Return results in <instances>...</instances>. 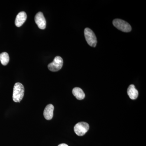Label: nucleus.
I'll return each mask as SVG.
<instances>
[{
	"label": "nucleus",
	"mask_w": 146,
	"mask_h": 146,
	"mask_svg": "<svg viewBox=\"0 0 146 146\" xmlns=\"http://www.w3.org/2000/svg\"><path fill=\"white\" fill-rule=\"evenodd\" d=\"M54 106L53 105L49 104L46 106L44 111V117L46 119L50 120L52 119L53 117V112Z\"/></svg>",
	"instance_id": "8"
},
{
	"label": "nucleus",
	"mask_w": 146,
	"mask_h": 146,
	"mask_svg": "<svg viewBox=\"0 0 146 146\" xmlns=\"http://www.w3.org/2000/svg\"><path fill=\"white\" fill-rule=\"evenodd\" d=\"M27 19L26 13L24 11H21L18 13L16 16L15 20V24L16 27H19L23 25L25 23Z\"/></svg>",
	"instance_id": "7"
},
{
	"label": "nucleus",
	"mask_w": 146,
	"mask_h": 146,
	"mask_svg": "<svg viewBox=\"0 0 146 146\" xmlns=\"http://www.w3.org/2000/svg\"><path fill=\"white\" fill-rule=\"evenodd\" d=\"M127 93L131 99L136 100L138 98V92L133 84L129 85L127 89Z\"/></svg>",
	"instance_id": "9"
},
{
	"label": "nucleus",
	"mask_w": 146,
	"mask_h": 146,
	"mask_svg": "<svg viewBox=\"0 0 146 146\" xmlns=\"http://www.w3.org/2000/svg\"><path fill=\"white\" fill-rule=\"evenodd\" d=\"M73 95L78 100H82L85 98V94L81 89L79 87H75L72 90Z\"/></svg>",
	"instance_id": "10"
},
{
	"label": "nucleus",
	"mask_w": 146,
	"mask_h": 146,
	"mask_svg": "<svg viewBox=\"0 0 146 146\" xmlns=\"http://www.w3.org/2000/svg\"><path fill=\"white\" fill-rule=\"evenodd\" d=\"M35 21L39 28L41 29H44L46 28V22L42 12H39L36 13L35 17Z\"/></svg>",
	"instance_id": "6"
},
{
	"label": "nucleus",
	"mask_w": 146,
	"mask_h": 146,
	"mask_svg": "<svg viewBox=\"0 0 146 146\" xmlns=\"http://www.w3.org/2000/svg\"><path fill=\"white\" fill-rule=\"evenodd\" d=\"M89 129V124L84 122H80L75 125L74 131L78 136H82L87 132Z\"/></svg>",
	"instance_id": "4"
},
{
	"label": "nucleus",
	"mask_w": 146,
	"mask_h": 146,
	"mask_svg": "<svg viewBox=\"0 0 146 146\" xmlns=\"http://www.w3.org/2000/svg\"><path fill=\"white\" fill-rule=\"evenodd\" d=\"M63 63V58L60 56H56L54 58L53 62L48 65V68L52 72H57L62 68Z\"/></svg>",
	"instance_id": "5"
},
{
	"label": "nucleus",
	"mask_w": 146,
	"mask_h": 146,
	"mask_svg": "<svg viewBox=\"0 0 146 146\" xmlns=\"http://www.w3.org/2000/svg\"><path fill=\"white\" fill-rule=\"evenodd\" d=\"M25 88L23 84L17 82L14 85L13 89V100L15 102H20L24 96Z\"/></svg>",
	"instance_id": "1"
},
{
	"label": "nucleus",
	"mask_w": 146,
	"mask_h": 146,
	"mask_svg": "<svg viewBox=\"0 0 146 146\" xmlns=\"http://www.w3.org/2000/svg\"><path fill=\"white\" fill-rule=\"evenodd\" d=\"M9 60V56L7 53L4 52L0 54V61L3 65H6Z\"/></svg>",
	"instance_id": "11"
},
{
	"label": "nucleus",
	"mask_w": 146,
	"mask_h": 146,
	"mask_svg": "<svg viewBox=\"0 0 146 146\" xmlns=\"http://www.w3.org/2000/svg\"><path fill=\"white\" fill-rule=\"evenodd\" d=\"M58 146H68V145H67V144L63 143V144H60V145H58Z\"/></svg>",
	"instance_id": "12"
},
{
	"label": "nucleus",
	"mask_w": 146,
	"mask_h": 146,
	"mask_svg": "<svg viewBox=\"0 0 146 146\" xmlns=\"http://www.w3.org/2000/svg\"><path fill=\"white\" fill-rule=\"evenodd\" d=\"M113 25L121 31L129 32L131 30V27L127 22L119 19H116L112 22Z\"/></svg>",
	"instance_id": "2"
},
{
	"label": "nucleus",
	"mask_w": 146,
	"mask_h": 146,
	"mask_svg": "<svg viewBox=\"0 0 146 146\" xmlns=\"http://www.w3.org/2000/svg\"><path fill=\"white\" fill-rule=\"evenodd\" d=\"M84 34L88 44L92 47H96L97 44V38L93 31L90 29L86 28L84 29Z\"/></svg>",
	"instance_id": "3"
}]
</instances>
